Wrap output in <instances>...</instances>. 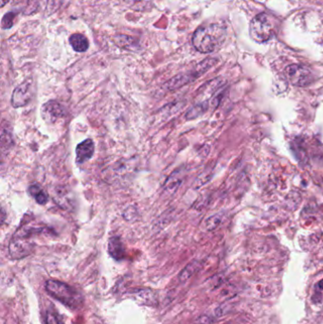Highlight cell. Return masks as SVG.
<instances>
[{"mask_svg": "<svg viewBox=\"0 0 323 324\" xmlns=\"http://www.w3.org/2000/svg\"><path fill=\"white\" fill-rule=\"evenodd\" d=\"M46 227L34 225H22L12 235L9 243V255L12 260L28 257L34 251L35 243L33 238L45 232Z\"/></svg>", "mask_w": 323, "mask_h": 324, "instance_id": "6da1fadb", "label": "cell"}, {"mask_svg": "<svg viewBox=\"0 0 323 324\" xmlns=\"http://www.w3.org/2000/svg\"><path fill=\"white\" fill-rule=\"evenodd\" d=\"M226 29L219 24L199 27L194 33L193 44L201 53H212L219 49L226 40Z\"/></svg>", "mask_w": 323, "mask_h": 324, "instance_id": "7a4b0ae2", "label": "cell"}, {"mask_svg": "<svg viewBox=\"0 0 323 324\" xmlns=\"http://www.w3.org/2000/svg\"><path fill=\"white\" fill-rule=\"evenodd\" d=\"M46 290L54 299L70 308H78L83 304V296L76 288L65 282L49 280L46 282Z\"/></svg>", "mask_w": 323, "mask_h": 324, "instance_id": "3957f363", "label": "cell"}, {"mask_svg": "<svg viewBox=\"0 0 323 324\" xmlns=\"http://www.w3.org/2000/svg\"><path fill=\"white\" fill-rule=\"evenodd\" d=\"M276 30L277 23L275 18L268 13H260L250 22V36L258 43L269 41L274 35Z\"/></svg>", "mask_w": 323, "mask_h": 324, "instance_id": "277c9868", "label": "cell"}, {"mask_svg": "<svg viewBox=\"0 0 323 324\" xmlns=\"http://www.w3.org/2000/svg\"><path fill=\"white\" fill-rule=\"evenodd\" d=\"M217 63L216 59H205L204 61L199 63L195 68L189 70L188 72L180 73L173 77L171 80L166 82L164 84V88L168 91H174L182 86L188 85L189 83L194 82L196 79H198L203 74L206 73L210 68L214 67V65Z\"/></svg>", "mask_w": 323, "mask_h": 324, "instance_id": "5b68a950", "label": "cell"}, {"mask_svg": "<svg viewBox=\"0 0 323 324\" xmlns=\"http://www.w3.org/2000/svg\"><path fill=\"white\" fill-rule=\"evenodd\" d=\"M284 72L288 82L293 86L299 87L310 86L315 80L311 69L303 65L292 64L287 67Z\"/></svg>", "mask_w": 323, "mask_h": 324, "instance_id": "8992f818", "label": "cell"}, {"mask_svg": "<svg viewBox=\"0 0 323 324\" xmlns=\"http://www.w3.org/2000/svg\"><path fill=\"white\" fill-rule=\"evenodd\" d=\"M33 96V82L28 79L14 88L12 92V103L13 108L24 107L29 104Z\"/></svg>", "mask_w": 323, "mask_h": 324, "instance_id": "52a82bcc", "label": "cell"}, {"mask_svg": "<svg viewBox=\"0 0 323 324\" xmlns=\"http://www.w3.org/2000/svg\"><path fill=\"white\" fill-rule=\"evenodd\" d=\"M66 115V108L56 101H49L42 106V116L47 123H54L58 119Z\"/></svg>", "mask_w": 323, "mask_h": 324, "instance_id": "ba28073f", "label": "cell"}, {"mask_svg": "<svg viewBox=\"0 0 323 324\" xmlns=\"http://www.w3.org/2000/svg\"><path fill=\"white\" fill-rule=\"evenodd\" d=\"M94 152H95V143L91 139H86L85 141H82L77 145L75 150L76 162L78 164L85 163L89 159H92Z\"/></svg>", "mask_w": 323, "mask_h": 324, "instance_id": "9c48e42d", "label": "cell"}, {"mask_svg": "<svg viewBox=\"0 0 323 324\" xmlns=\"http://www.w3.org/2000/svg\"><path fill=\"white\" fill-rule=\"evenodd\" d=\"M108 253L117 261H121L125 257V250L122 240L118 236H113L108 241Z\"/></svg>", "mask_w": 323, "mask_h": 324, "instance_id": "30bf717a", "label": "cell"}, {"mask_svg": "<svg viewBox=\"0 0 323 324\" xmlns=\"http://www.w3.org/2000/svg\"><path fill=\"white\" fill-rule=\"evenodd\" d=\"M182 178H183V171L177 170V171H174L165 182V192H167L169 194L176 193V190H177V188L179 187V185L182 181Z\"/></svg>", "mask_w": 323, "mask_h": 324, "instance_id": "8fae6325", "label": "cell"}, {"mask_svg": "<svg viewBox=\"0 0 323 324\" xmlns=\"http://www.w3.org/2000/svg\"><path fill=\"white\" fill-rule=\"evenodd\" d=\"M208 107H210V104L207 101L200 102L198 104H195L192 108H189V110L187 111L185 118L187 121L195 120L199 117L203 116L208 110Z\"/></svg>", "mask_w": 323, "mask_h": 324, "instance_id": "7c38bea8", "label": "cell"}, {"mask_svg": "<svg viewBox=\"0 0 323 324\" xmlns=\"http://www.w3.org/2000/svg\"><path fill=\"white\" fill-rule=\"evenodd\" d=\"M69 43L76 52H85L89 48V42L85 35L75 33L69 38Z\"/></svg>", "mask_w": 323, "mask_h": 324, "instance_id": "4fadbf2b", "label": "cell"}, {"mask_svg": "<svg viewBox=\"0 0 323 324\" xmlns=\"http://www.w3.org/2000/svg\"><path fill=\"white\" fill-rule=\"evenodd\" d=\"M135 299L145 306H155L157 303L156 296L150 289H140L134 294Z\"/></svg>", "mask_w": 323, "mask_h": 324, "instance_id": "5bb4252c", "label": "cell"}, {"mask_svg": "<svg viewBox=\"0 0 323 324\" xmlns=\"http://www.w3.org/2000/svg\"><path fill=\"white\" fill-rule=\"evenodd\" d=\"M29 193L39 205H45L49 201V195L40 185H31L29 188Z\"/></svg>", "mask_w": 323, "mask_h": 324, "instance_id": "9a60e30c", "label": "cell"}, {"mask_svg": "<svg viewBox=\"0 0 323 324\" xmlns=\"http://www.w3.org/2000/svg\"><path fill=\"white\" fill-rule=\"evenodd\" d=\"M121 2L129 9L139 12L147 11L152 7L151 0H121Z\"/></svg>", "mask_w": 323, "mask_h": 324, "instance_id": "2e32d148", "label": "cell"}, {"mask_svg": "<svg viewBox=\"0 0 323 324\" xmlns=\"http://www.w3.org/2000/svg\"><path fill=\"white\" fill-rule=\"evenodd\" d=\"M115 41L121 48L125 49H136L138 45V42L135 38L127 35H117L115 36Z\"/></svg>", "mask_w": 323, "mask_h": 324, "instance_id": "e0dca14e", "label": "cell"}, {"mask_svg": "<svg viewBox=\"0 0 323 324\" xmlns=\"http://www.w3.org/2000/svg\"><path fill=\"white\" fill-rule=\"evenodd\" d=\"M200 265L199 262L195 261V262H192L189 263L185 269L181 271V273L179 274V280L180 281H186L189 278H191L192 276L194 275L195 273V271L198 269Z\"/></svg>", "mask_w": 323, "mask_h": 324, "instance_id": "ac0fdd59", "label": "cell"}, {"mask_svg": "<svg viewBox=\"0 0 323 324\" xmlns=\"http://www.w3.org/2000/svg\"><path fill=\"white\" fill-rule=\"evenodd\" d=\"M223 221V214H214L213 216L208 217L206 220L204 221V227L207 231H213L214 228H216L217 226H220V224Z\"/></svg>", "mask_w": 323, "mask_h": 324, "instance_id": "d6986e66", "label": "cell"}, {"mask_svg": "<svg viewBox=\"0 0 323 324\" xmlns=\"http://www.w3.org/2000/svg\"><path fill=\"white\" fill-rule=\"evenodd\" d=\"M14 14H15V12L6 13V15L3 17V20H2V28L3 29H9L12 27Z\"/></svg>", "mask_w": 323, "mask_h": 324, "instance_id": "ffe728a7", "label": "cell"}, {"mask_svg": "<svg viewBox=\"0 0 323 324\" xmlns=\"http://www.w3.org/2000/svg\"><path fill=\"white\" fill-rule=\"evenodd\" d=\"M46 322H47V324H59L54 316L52 314H50V313H48V315H47Z\"/></svg>", "mask_w": 323, "mask_h": 324, "instance_id": "44dd1931", "label": "cell"}, {"mask_svg": "<svg viewBox=\"0 0 323 324\" xmlns=\"http://www.w3.org/2000/svg\"><path fill=\"white\" fill-rule=\"evenodd\" d=\"M10 1H12V0H1V7H4V5L8 3V2H10ZM12 1H15V2H20V1H22V0H12Z\"/></svg>", "mask_w": 323, "mask_h": 324, "instance_id": "7402d4cb", "label": "cell"}, {"mask_svg": "<svg viewBox=\"0 0 323 324\" xmlns=\"http://www.w3.org/2000/svg\"><path fill=\"white\" fill-rule=\"evenodd\" d=\"M317 287L319 288V289H323V280L322 281H319L318 282V284H317Z\"/></svg>", "mask_w": 323, "mask_h": 324, "instance_id": "603a6c76", "label": "cell"}]
</instances>
